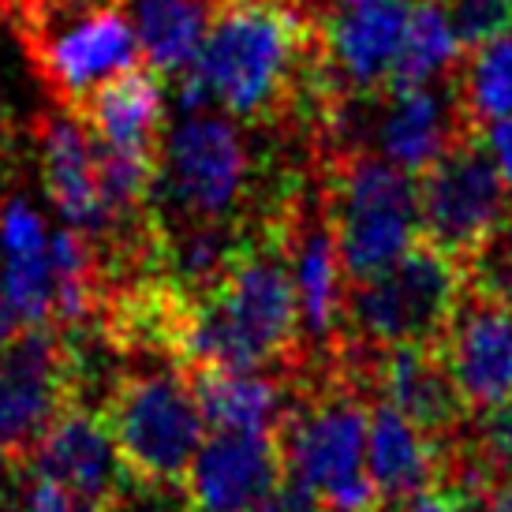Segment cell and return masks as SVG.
<instances>
[{"label":"cell","instance_id":"obj_1","mask_svg":"<svg viewBox=\"0 0 512 512\" xmlns=\"http://www.w3.org/2000/svg\"><path fill=\"white\" fill-rule=\"evenodd\" d=\"M210 105L247 131L318 146L337 109L314 15L299 0H214L195 60Z\"/></svg>","mask_w":512,"mask_h":512},{"label":"cell","instance_id":"obj_2","mask_svg":"<svg viewBox=\"0 0 512 512\" xmlns=\"http://www.w3.org/2000/svg\"><path fill=\"white\" fill-rule=\"evenodd\" d=\"M184 367L273 370L288 378L307 367L299 299L273 206L247 225L225 273L195 292Z\"/></svg>","mask_w":512,"mask_h":512},{"label":"cell","instance_id":"obj_3","mask_svg":"<svg viewBox=\"0 0 512 512\" xmlns=\"http://www.w3.org/2000/svg\"><path fill=\"white\" fill-rule=\"evenodd\" d=\"M98 408L128 479L143 490H184L206 423L187 378L169 359H120Z\"/></svg>","mask_w":512,"mask_h":512},{"label":"cell","instance_id":"obj_4","mask_svg":"<svg viewBox=\"0 0 512 512\" xmlns=\"http://www.w3.org/2000/svg\"><path fill=\"white\" fill-rule=\"evenodd\" d=\"M314 172L348 281L393 266L412 243L423 240L412 172L385 161L370 146L348 143L318 146Z\"/></svg>","mask_w":512,"mask_h":512},{"label":"cell","instance_id":"obj_5","mask_svg":"<svg viewBox=\"0 0 512 512\" xmlns=\"http://www.w3.org/2000/svg\"><path fill=\"white\" fill-rule=\"evenodd\" d=\"M150 210L169 225H251L266 214L247 128L214 109L184 113L165 135Z\"/></svg>","mask_w":512,"mask_h":512},{"label":"cell","instance_id":"obj_6","mask_svg":"<svg viewBox=\"0 0 512 512\" xmlns=\"http://www.w3.org/2000/svg\"><path fill=\"white\" fill-rule=\"evenodd\" d=\"M468 270L419 240L404 255L344 288V341L382 352L400 344H441Z\"/></svg>","mask_w":512,"mask_h":512},{"label":"cell","instance_id":"obj_7","mask_svg":"<svg viewBox=\"0 0 512 512\" xmlns=\"http://www.w3.org/2000/svg\"><path fill=\"white\" fill-rule=\"evenodd\" d=\"M23 12L30 57L64 109L143 60L131 0H23Z\"/></svg>","mask_w":512,"mask_h":512},{"label":"cell","instance_id":"obj_8","mask_svg":"<svg viewBox=\"0 0 512 512\" xmlns=\"http://www.w3.org/2000/svg\"><path fill=\"white\" fill-rule=\"evenodd\" d=\"M423 240L471 270L512 217V191L479 131L415 176Z\"/></svg>","mask_w":512,"mask_h":512},{"label":"cell","instance_id":"obj_9","mask_svg":"<svg viewBox=\"0 0 512 512\" xmlns=\"http://www.w3.org/2000/svg\"><path fill=\"white\" fill-rule=\"evenodd\" d=\"M415 0H322L314 8L329 79L341 98H374L389 90L404 53Z\"/></svg>","mask_w":512,"mask_h":512},{"label":"cell","instance_id":"obj_10","mask_svg":"<svg viewBox=\"0 0 512 512\" xmlns=\"http://www.w3.org/2000/svg\"><path fill=\"white\" fill-rule=\"evenodd\" d=\"M441 356L468 412H486L512 400V292L486 285L479 277L464 281L449 329L441 337Z\"/></svg>","mask_w":512,"mask_h":512},{"label":"cell","instance_id":"obj_11","mask_svg":"<svg viewBox=\"0 0 512 512\" xmlns=\"http://www.w3.org/2000/svg\"><path fill=\"white\" fill-rule=\"evenodd\" d=\"M285 479L277 430H210L187 471V512H247Z\"/></svg>","mask_w":512,"mask_h":512},{"label":"cell","instance_id":"obj_12","mask_svg":"<svg viewBox=\"0 0 512 512\" xmlns=\"http://www.w3.org/2000/svg\"><path fill=\"white\" fill-rule=\"evenodd\" d=\"M23 468L98 505L120 501V494L131 486L128 471L116 456L113 434L101 419V408L90 400H68L53 415V423L30 449Z\"/></svg>","mask_w":512,"mask_h":512},{"label":"cell","instance_id":"obj_13","mask_svg":"<svg viewBox=\"0 0 512 512\" xmlns=\"http://www.w3.org/2000/svg\"><path fill=\"white\" fill-rule=\"evenodd\" d=\"M367 382L374 397L389 400L438 445H449L471 419L438 344H400L367 352Z\"/></svg>","mask_w":512,"mask_h":512},{"label":"cell","instance_id":"obj_14","mask_svg":"<svg viewBox=\"0 0 512 512\" xmlns=\"http://www.w3.org/2000/svg\"><path fill=\"white\" fill-rule=\"evenodd\" d=\"M38 165L49 199L64 217V225L83 228L94 240H105L113 232V214L101 187L98 143L79 113L53 109L38 120Z\"/></svg>","mask_w":512,"mask_h":512},{"label":"cell","instance_id":"obj_15","mask_svg":"<svg viewBox=\"0 0 512 512\" xmlns=\"http://www.w3.org/2000/svg\"><path fill=\"white\" fill-rule=\"evenodd\" d=\"M367 468L382 512H397L404 501L430 486L441 471V445L415 427L389 400L370 397Z\"/></svg>","mask_w":512,"mask_h":512},{"label":"cell","instance_id":"obj_16","mask_svg":"<svg viewBox=\"0 0 512 512\" xmlns=\"http://www.w3.org/2000/svg\"><path fill=\"white\" fill-rule=\"evenodd\" d=\"M206 430H277L296 378L273 370H187Z\"/></svg>","mask_w":512,"mask_h":512},{"label":"cell","instance_id":"obj_17","mask_svg":"<svg viewBox=\"0 0 512 512\" xmlns=\"http://www.w3.org/2000/svg\"><path fill=\"white\" fill-rule=\"evenodd\" d=\"M210 12L214 0H131L143 60L165 83L199 60Z\"/></svg>","mask_w":512,"mask_h":512},{"label":"cell","instance_id":"obj_18","mask_svg":"<svg viewBox=\"0 0 512 512\" xmlns=\"http://www.w3.org/2000/svg\"><path fill=\"white\" fill-rule=\"evenodd\" d=\"M456 98L471 131L512 113V27L464 49L453 72Z\"/></svg>","mask_w":512,"mask_h":512},{"label":"cell","instance_id":"obj_19","mask_svg":"<svg viewBox=\"0 0 512 512\" xmlns=\"http://www.w3.org/2000/svg\"><path fill=\"white\" fill-rule=\"evenodd\" d=\"M464 57V42L449 23V12L441 0H415L404 53L389 86H423L449 75Z\"/></svg>","mask_w":512,"mask_h":512},{"label":"cell","instance_id":"obj_20","mask_svg":"<svg viewBox=\"0 0 512 512\" xmlns=\"http://www.w3.org/2000/svg\"><path fill=\"white\" fill-rule=\"evenodd\" d=\"M397 512H490V494L453 471H438V479L412 494Z\"/></svg>","mask_w":512,"mask_h":512},{"label":"cell","instance_id":"obj_21","mask_svg":"<svg viewBox=\"0 0 512 512\" xmlns=\"http://www.w3.org/2000/svg\"><path fill=\"white\" fill-rule=\"evenodd\" d=\"M464 49L512 27V0H441Z\"/></svg>","mask_w":512,"mask_h":512},{"label":"cell","instance_id":"obj_22","mask_svg":"<svg viewBox=\"0 0 512 512\" xmlns=\"http://www.w3.org/2000/svg\"><path fill=\"white\" fill-rule=\"evenodd\" d=\"M8 512H109V505L86 501L79 494H72L68 486L27 471V483L19 490V498L8 505Z\"/></svg>","mask_w":512,"mask_h":512},{"label":"cell","instance_id":"obj_23","mask_svg":"<svg viewBox=\"0 0 512 512\" xmlns=\"http://www.w3.org/2000/svg\"><path fill=\"white\" fill-rule=\"evenodd\" d=\"M247 512H329V509L314 490H307L303 483H296V479H288L285 475L266 498L255 501Z\"/></svg>","mask_w":512,"mask_h":512},{"label":"cell","instance_id":"obj_24","mask_svg":"<svg viewBox=\"0 0 512 512\" xmlns=\"http://www.w3.org/2000/svg\"><path fill=\"white\" fill-rule=\"evenodd\" d=\"M109 512H187L184 490L176 494H165V490H143V486L131 483L120 501L109 505Z\"/></svg>","mask_w":512,"mask_h":512},{"label":"cell","instance_id":"obj_25","mask_svg":"<svg viewBox=\"0 0 512 512\" xmlns=\"http://www.w3.org/2000/svg\"><path fill=\"white\" fill-rule=\"evenodd\" d=\"M479 135H483V143L490 146V154H494L501 176H505V184H509V191H512V113L494 120V124H486Z\"/></svg>","mask_w":512,"mask_h":512},{"label":"cell","instance_id":"obj_26","mask_svg":"<svg viewBox=\"0 0 512 512\" xmlns=\"http://www.w3.org/2000/svg\"><path fill=\"white\" fill-rule=\"evenodd\" d=\"M19 333H23V322H19L12 299H8V292H4V281H0V348H8Z\"/></svg>","mask_w":512,"mask_h":512},{"label":"cell","instance_id":"obj_27","mask_svg":"<svg viewBox=\"0 0 512 512\" xmlns=\"http://www.w3.org/2000/svg\"><path fill=\"white\" fill-rule=\"evenodd\" d=\"M490 512H512V483L501 486L498 494H494V501H490Z\"/></svg>","mask_w":512,"mask_h":512}]
</instances>
